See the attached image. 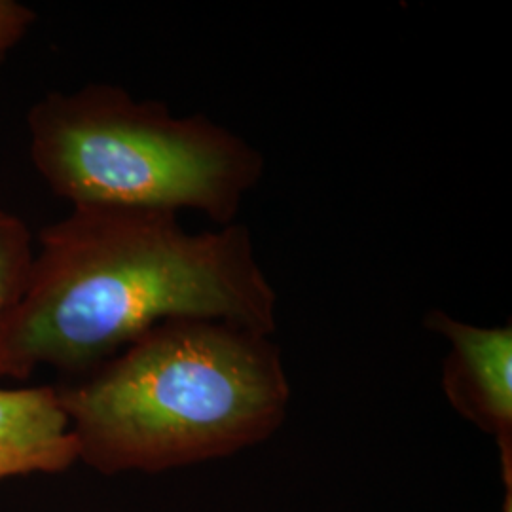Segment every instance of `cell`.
I'll return each mask as SVG.
<instances>
[{
  "instance_id": "6da1fadb",
  "label": "cell",
  "mask_w": 512,
  "mask_h": 512,
  "mask_svg": "<svg viewBox=\"0 0 512 512\" xmlns=\"http://www.w3.org/2000/svg\"><path fill=\"white\" fill-rule=\"evenodd\" d=\"M173 319L272 336L277 293L247 226L188 232L179 213L74 205L38 234L29 283L0 348V378L86 372Z\"/></svg>"
},
{
  "instance_id": "7a4b0ae2",
  "label": "cell",
  "mask_w": 512,
  "mask_h": 512,
  "mask_svg": "<svg viewBox=\"0 0 512 512\" xmlns=\"http://www.w3.org/2000/svg\"><path fill=\"white\" fill-rule=\"evenodd\" d=\"M57 393L80 459L116 475L160 473L255 446L285 420L291 385L270 336L173 319Z\"/></svg>"
},
{
  "instance_id": "3957f363",
  "label": "cell",
  "mask_w": 512,
  "mask_h": 512,
  "mask_svg": "<svg viewBox=\"0 0 512 512\" xmlns=\"http://www.w3.org/2000/svg\"><path fill=\"white\" fill-rule=\"evenodd\" d=\"M27 133L40 179L73 207L192 209L228 226L264 175L262 154L234 131L103 82L38 99Z\"/></svg>"
},
{
  "instance_id": "277c9868",
  "label": "cell",
  "mask_w": 512,
  "mask_h": 512,
  "mask_svg": "<svg viewBox=\"0 0 512 512\" xmlns=\"http://www.w3.org/2000/svg\"><path fill=\"white\" fill-rule=\"evenodd\" d=\"M425 327L450 342L442 366L446 399L497 442L512 440L511 325L475 327L431 310L425 315Z\"/></svg>"
},
{
  "instance_id": "5b68a950",
  "label": "cell",
  "mask_w": 512,
  "mask_h": 512,
  "mask_svg": "<svg viewBox=\"0 0 512 512\" xmlns=\"http://www.w3.org/2000/svg\"><path fill=\"white\" fill-rule=\"evenodd\" d=\"M80 459L57 387H0V480L61 473Z\"/></svg>"
},
{
  "instance_id": "8992f818",
  "label": "cell",
  "mask_w": 512,
  "mask_h": 512,
  "mask_svg": "<svg viewBox=\"0 0 512 512\" xmlns=\"http://www.w3.org/2000/svg\"><path fill=\"white\" fill-rule=\"evenodd\" d=\"M35 239L21 217L0 207V348L25 294Z\"/></svg>"
},
{
  "instance_id": "52a82bcc",
  "label": "cell",
  "mask_w": 512,
  "mask_h": 512,
  "mask_svg": "<svg viewBox=\"0 0 512 512\" xmlns=\"http://www.w3.org/2000/svg\"><path fill=\"white\" fill-rule=\"evenodd\" d=\"M37 21V14L18 0H0V63L10 54Z\"/></svg>"
}]
</instances>
